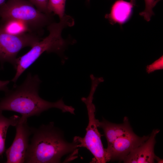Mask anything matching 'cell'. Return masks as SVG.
Here are the masks:
<instances>
[{
	"instance_id": "cell-1",
	"label": "cell",
	"mask_w": 163,
	"mask_h": 163,
	"mask_svg": "<svg viewBox=\"0 0 163 163\" xmlns=\"http://www.w3.org/2000/svg\"><path fill=\"white\" fill-rule=\"evenodd\" d=\"M41 82L38 75L29 73L22 84L15 85L13 89L5 92V97L0 101V110L17 112L21 114V118L27 119L53 108L75 114L74 108L66 105L62 98L50 102L40 97L38 91Z\"/></svg>"
},
{
	"instance_id": "cell-2",
	"label": "cell",
	"mask_w": 163,
	"mask_h": 163,
	"mask_svg": "<svg viewBox=\"0 0 163 163\" xmlns=\"http://www.w3.org/2000/svg\"><path fill=\"white\" fill-rule=\"evenodd\" d=\"M31 130L33 136L26 152L25 163H60L64 155L78 148L77 142L66 141L53 122L38 128L31 127Z\"/></svg>"
},
{
	"instance_id": "cell-3",
	"label": "cell",
	"mask_w": 163,
	"mask_h": 163,
	"mask_svg": "<svg viewBox=\"0 0 163 163\" xmlns=\"http://www.w3.org/2000/svg\"><path fill=\"white\" fill-rule=\"evenodd\" d=\"M73 19L70 16L64 15L58 23H51L48 27L49 35L36 43L27 53L17 58L14 68L16 73L12 81L15 83L20 75L44 52H53L62 56L68 45L61 36L63 29L73 25Z\"/></svg>"
},
{
	"instance_id": "cell-4",
	"label": "cell",
	"mask_w": 163,
	"mask_h": 163,
	"mask_svg": "<svg viewBox=\"0 0 163 163\" xmlns=\"http://www.w3.org/2000/svg\"><path fill=\"white\" fill-rule=\"evenodd\" d=\"M99 82L96 80L91 81L90 92L87 97H83L82 101L86 105L88 117V123L86 128V133L84 137L76 136L73 140L78 143V147L86 148L94 156L93 162L98 163L107 162L105 149L101 140L102 135L98 129V120L95 117V107L93 103V96Z\"/></svg>"
},
{
	"instance_id": "cell-5",
	"label": "cell",
	"mask_w": 163,
	"mask_h": 163,
	"mask_svg": "<svg viewBox=\"0 0 163 163\" xmlns=\"http://www.w3.org/2000/svg\"><path fill=\"white\" fill-rule=\"evenodd\" d=\"M0 18L3 21L10 19L22 21L31 30L48 25L51 21L50 14L40 11L25 0H8L0 7Z\"/></svg>"
},
{
	"instance_id": "cell-6",
	"label": "cell",
	"mask_w": 163,
	"mask_h": 163,
	"mask_svg": "<svg viewBox=\"0 0 163 163\" xmlns=\"http://www.w3.org/2000/svg\"><path fill=\"white\" fill-rule=\"evenodd\" d=\"M40 40L36 34L25 33L19 35L8 34L0 27V62L2 65L5 62L11 63L14 67L19 51L26 47H32Z\"/></svg>"
},
{
	"instance_id": "cell-7",
	"label": "cell",
	"mask_w": 163,
	"mask_h": 163,
	"mask_svg": "<svg viewBox=\"0 0 163 163\" xmlns=\"http://www.w3.org/2000/svg\"><path fill=\"white\" fill-rule=\"evenodd\" d=\"M27 121V119L20 117L15 126L14 139L11 145L5 151L6 163L24 162L29 137L32 133L31 127L29 126Z\"/></svg>"
},
{
	"instance_id": "cell-8",
	"label": "cell",
	"mask_w": 163,
	"mask_h": 163,
	"mask_svg": "<svg viewBox=\"0 0 163 163\" xmlns=\"http://www.w3.org/2000/svg\"><path fill=\"white\" fill-rule=\"evenodd\" d=\"M149 136L140 137L136 134L119 137L105 149L106 161H123L134 149L145 142Z\"/></svg>"
},
{
	"instance_id": "cell-9",
	"label": "cell",
	"mask_w": 163,
	"mask_h": 163,
	"mask_svg": "<svg viewBox=\"0 0 163 163\" xmlns=\"http://www.w3.org/2000/svg\"><path fill=\"white\" fill-rule=\"evenodd\" d=\"M153 129L148 138L141 145L133 149L123 160L126 163H152L155 156L154 146L155 137L159 132Z\"/></svg>"
},
{
	"instance_id": "cell-10",
	"label": "cell",
	"mask_w": 163,
	"mask_h": 163,
	"mask_svg": "<svg viewBox=\"0 0 163 163\" xmlns=\"http://www.w3.org/2000/svg\"><path fill=\"white\" fill-rule=\"evenodd\" d=\"M98 127L103 130L107 145L119 137L135 134L130 125L128 118L126 117L124 118L123 123L121 124L112 123L104 119L101 122L98 120Z\"/></svg>"
},
{
	"instance_id": "cell-11",
	"label": "cell",
	"mask_w": 163,
	"mask_h": 163,
	"mask_svg": "<svg viewBox=\"0 0 163 163\" xmlns=\"http://www.w3.org/2000/svg\"><path fill=\"white\" fill-rule=\"evenodd\" d=\"M133 5L123 0L116 1L112 7L110 14L105 17L111 23L122 24L128 20L132 13Z\"/></svg>"
},
{
	"instance_id": "cell-12",
	"label": "cell",
	"mask_w": 163,
	"mask_h": 163,
	"mask_svg": "<svg viewBox=\"0 0 163 163\" xmlns=\"http://www.w3.org/2000/svg\"><path fill=\"white\" fill-rule=\"evenodd\" d=\"M0 110V157L5 151V141L7 132L10 126H15L20 117L14 115L9 118L4 116Z\"/></svg>"
},
{
	"instance_id": "cell-13",
	"label": "cell",
	"mask_w": 163,
	"mask_h": 163,
	"mask_svg": "<svg viewBox=\"0 0 163 163\" xmlns=\"http://www.w3.org/2000/svg\"><path fill=\"white\" fill-rule=\"evenodd\" d=\"M1 27L6 33L14 35L23 34L31 30L29 25L25 22L15 19H10L3 21Z\"/></svg>"
},
{
	"instance_id": "cell-14",
	"label": "cell",
	"mask_w": 163,
	"mask_h": 163,
	"mask_svg": "<svg viewBox=\"0 0 163 163\" xmlns=\"http://www.w3.org/2000/svg\"><path fill=\"white\" fill-rule=\"evenodd\" d=\"M66 0H48L47 10L49 13L53 12L57 15L60 19L65 15Z\"/></svg>"
},
{
	"instance_id": "cell-15",
	"label": "cell",
	"mask_w": 163,
	"mask_h": 163,
	"mask_svg": "<svg viewBox=\"0 0 163 163\" xmlns=\"http://www.w3.org/2000/svg\"><path fill=\"white\" fill-rule=\"evenodd\" d=\"M145 4V9L140 12L139 14L143 17L144 19L147 21H150L151 16L154 14L152 9L156 4L155 0H144Z\"/></svg>"
},
{
	"instance_id": "cell-16",
	"label": "cell",
	"mask_w": 163,
	"mask_h": 163,
	"mask_svg": "<svg viewBox=\"0 0 163 163\" xmlns=\"http://www.w3.org/2000/svg\"><path fill=\"white\" fill-rule=\"evenodd\" d=\"M163 69V56H162L152 64L147 66L146 71L147 73L149 74L155 70L162 69Z\"/></svg>"
},
{
	"instance_id": "cell-17",
	"label": "cell",
	"mask_w": 163,
	"mask_h": 163,
	"mask_svg": "<svg viewBox=\"0 0 163 163\" xmlns=\"http://www.w3.org/2000/svg\"><path fill=\"white\" fill-rule=\"evenodd\" d=\"M29 2L34 5L40 11L49 14L47 10L48 0H29Z\"/></svg>"
},
{
	"instance_id": "cell-18",
	"label": "cell",
	"mask_w": 163,
	"mask_h": 163,
	"mask_svg": "<svg viewBox=\"0 0 163 163\" xmlns=\"http://www.w3.org/2000/svg\"><path fill=\"white\" fill-rule=\"evenodd\" d=\"M9 81H2L0 80V91H3L5 92L7 91V85L9 83Z\"/></svg>"
},
{
	"instance_id": "cell-19",
	"label": "cell",
	"mask_w": 163,
	"mask_h": 163,
	"mask_svg": "<svg viewBox=\"0 0 163 163\" xmlns=\"http://www.w3.org/2000/svg\"><path fill=\"white\" fill-rule=\"evenodd\" d=\"M155 160H156L158 163H161L163 162V159L160 158L158 157L156 155L155 156Z\"/></svg>"
},
{
	"instance_id": "cell-20",
	"label": "cell",
	"mask_w": 163,
	"mask_h": 163,
	"mask_svg": "<svg viewBox=\"0 0 163 163\" xmlns=\"http://www.w3.org/2000/svg\"><path fill=\"white\" fill-rule=\"evenodd\" d=\"M6 0H0V7L5 3Z\"/></svg>"
},
{
	"instance_id": "cell-21",
	"label": "cell",
	"mask_w": 163,
	"mask_h": 163,
	"mask_svg": "<svg viewBox=\"0 0 163 163\" xmlns=\"http://www.w3.org/2000/svg\"><path fill=\"white\" fill-rule=\"evenodd\" d=\"M136 0H130V2L133 5H135L136 3Z\"/></svg>"
}]
</instances>
